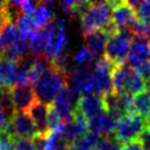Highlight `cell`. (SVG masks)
Returning <instances> with one entry per match:
<instances>
[{
	"label": "cell",
	"mask_w": 150,
	"mask_h": 150,
	"mask_svg": "<svg viewBox=\"0 0 150 150\" xmlns=\"http://www.w3.org/2000/svg\"><path fill=\"white\" fill-rule=\"evenodd\" d=\"M88 130V120L77 109L73 110V114L68 121L64 122L62 130V138L68 144H71Z\"/></svg>",
	"instance_id": "obj_7"
},
{
	"label": "cell",
	"mask_w": 150,
	"mask_h": 150,
	"mask_svg": "<svg viewBox=\"0 0 150 150\" xmlns=\"http://www.w3.org/2000/svg\"><path fill=\"white\" fill-rule=\"evenodd\" d=\"M111 21L118 29L128 28L136 20V11L129 1H111Z\"/></svg>",
	"instance_id": "obj_11"
},
{
	"label": "cell",
	"mask_w": 150,
	"mask_h": 150,
	"mask_svg": "<svg viewBox=\"0 0 150 150\" xmlns=\"http://www.w3.org/2000/svg\"><path fill=\"white\" fill-rule=\"evenodd\" d=\"M32 18L36 29L46 28L54 21V4L50 1L40 2Z\"/></svg>",
	"instance_id": "obj_20"
},
{
	"label": "cell",
	"mask_w": 150,
	"mask_h": 150,
	"mask_svg": "<svg viewBox=\"0 0 150 150\" xmlns=\"http://www.w3.org/2000/svg\"><path fill=\"white\" fill-rule=\"evenodd\" d=\"M48 108L49 104L38 101L28 111L33 118L39 136H47L50 131L48 127Z\"/></svg>",
	"instance_id": "obj_15"
},
{
	"label": "cell",
	"mask_w": 150,
	"mask_h": 150,
	"mask_svg": "<svg viewBox=\"0 0 150 150\" xmlns=\"http://www.w3.org/2000/svg\"><path fill=\"white\" fill-rule=\"evenodd\" d=\"M11 124L16 138L33 139L38 136L36 127L28 111H15L12 116Z\"/></svg>",
	"instance_id": "obj_9"
},
{
	"label": "cell",
	"mask_w": 150,
	"mask_h": 150,
	"mask_svg": "<svg viewBox=\"0 0 150 150\" xmlns=\"http://www.w3.org/2000/svg\"><path fill=\"white\" fill-rule=\"evenodd\" d=\"M14 150H39L33 139L26 138H15Z\"/></svg>",
	"instance_id": "obj_30"
},
{
	"label": "cell",
	"mask_w": 150,
	"mask_h": 150,
	"mask_svg": "<svg viewBox=\"0 0 150 150\" xmlns=\"http://www.w3.org/2000/svg\"><path fill=\"white\" fill-rule=\"evenodd\" d=\"M29 50L35 56H45V50L47 46V30L46 28L35 29L27 38Z\"/></svg>",
	"instance_id": "obj_21"
},
{
	"label": "cell",
	"mask_w": 150,
	"mask_h": 150,
	"mask_svg": "<svg viewBox=\"0 0 150 150\" xmlns=\"http://www.w3.org/2000/svg\"><path fill=\"white\" fill-rule=\"evenodd\" d=\"M138 141L142 143L144 150H150V127H148L144 130V132L142 134V136Z\"/></svg>",
	"instance_id": "obj_34"
},
{
	"label": "cell",
	"mask_w": 150,
	"mask_h": 150,
	"mask_svg": "<svg viewBox=\"0 0 150 150\" xmlns=\"http://www.w3.org/2000/svg\"><path fill=\"white\" fill-rule=\"evenodd\" d=\"M100 136L93 132H86L70 144V150H95L100 142Z\"/></svg>",
	"instance_id": "obj_22"
},
{
	"label": "cell",
	"mask_w": 150,
	"mask_h": 150,
	"mask_svg": "<svg viewBox=\"0 0 150 150\" xmlns=\"http://www.w3.org/2000/svg\"><path fill=\"white\" fill-rule=\"evenodd\" d=\"M145 121H146V124H148V127H150V111H149V114H148V116H146Z\"/></svg>",
	"instance_id": "obj_37"
},
{
	"label": "cell",
	"mask_w": 150,
	"mask_h": 150,
	"mask_svg": "<svg viewBox=\"0 0 150 150\" xmlns=\"http://www.w3.org/2000/svg\"><path fill=\"white\" fill-rule=\"evenodd\" d=\"M95 150H122V145L114 137H104L101 138Z\"/></svg>",
	"instance_id": "obj_29"
},
{
	"label": "cell",
	"mask_w": 150,
	"mask_h": 150,
	"mask_svg": "<svg viewBox=\"0 0 150 150\" xmlns=\"http://www.w3.org/2000/svg\"><path fill=\"white\" fill-rule=\"evenodd\" d=\"M146 128V121L139 115H127L120 121H117L114 131V138L121 145H124L130 142L138 141Z\"/></svg>",
	"instance_id": "obj_4"
},
{
	"label": "cell",
	"mask_w": 150,
	"mask_h": 150,
	"mask_svg": "<svg viewBox=\"0 0 150 150\" xmlns=\"http://www.w3.org/2000/svg\"><path fill=\"white\" fill-rule=\"evenodd\" d=\"M134 38V34L128 28L120 29L109 38L103 56L112 64L125 63Z\"/></svg>",
	"instance_id": "obj_3"
},
{
	"label": "cell",
	"mask_w": 150,
	"mask_h": 150,
	"mask_svg": "<svg viewBox=\"0 0 150 150\" xmlns=\"http://www.w3.org/2000/svg\"><path fill=\"white\" fill-rule=\"evenodd\" d=\"M40 2L36 1H32V0H27V1H20V6L22 9V13L28 14V15H33L35 9L38 8Z\"/></svg>",
	"instance_id": "obj_32"
},
{
	"label": "cell",
	"mask_w": 150,
	"mask_h": 150,
	"mask_svg": "<svg viewBox=\"0 0 150 150\" xmlns=\"http://www.w3.org/2000/svg\"><path fill=\"white\" fill-rule=\"evenodd\" d=\"M11 120H12V116L6 111L5 107L0 101V129H4L11 122Z\"/></svg>",
	"instance_id": "obj_33"
},
{
	"label": "cell",
	"mask_w": 150,
	"mask_h": 150,
	"mask_svg": "<svg viewBox=\"0 0 150 150\" xmlns=\"http://www.w3.org/2000/svg\"><path fill=\"white\" fill-rule=\"evenodd\" d=\"M134 68L128 63L115 64L111 70V86L112 90L116 93H124L128 82L134 73Z\"/></svg>",
	"instance_id": "obj_16"
},
{
	"label": "cell",
	"mask_w": 150,
	"mask_h": 150,
	"mask_svg": "<svg viewBox=\"0 0 150 150\" xmlns=\"http://www.w3.org/2000/svg\"><path fill=\"white\" fill-rule=\"evenodd\" d=\"M63 124V120L60 116V114L56 111V109L54 108L53 104H49L48 108V127L49 130H55L57 128H60Z\"/></svg>",
	"instance_id": "obj_27"
},
{
	"label": "cell",
	"mask_w": 150,
	"mask_h": 150,
	"mask_svg": "<svg viewBox=\"0 0 150 150\" xmlns=\"http://www.w3.org/2000/svg\"><path fill=\"white\" fill-rule=\"evenodd\" d=\"M136 16L139 21L150 26V0L141 1L138 7L136 8Z\"/></svg>",
	"instance_id": "obj_28"
},
{
	"label": "cell",
	"mask_w": 150,
	"mask_h": 150,
	"mask_svg": "<svg viewBox=\"0 0 150 150\" xmlns=\"http://www.w3.org/2000/svg\"><path fill=\"white\" fill-rule=\"evenodd\" d=\"M22 39H25L15 23L4 21L0 25V57H5Z\"/></svg>",
	"instance_id": "obj_10"
},
{
	"label": "cell",
	"mask_w": 150,
	"mask_h": 150,
	"mask_svg": "<svg viewBox=\"0 0 150 150\" xmlns=\"http://www.w3.org/2000/svg\"><path fill=\"white\" fill-rule=\"evenodd\" d=\"M115 64L109 62L104 56L98 57L93 63L90 69V87L91 94L103 96L112 90L111 70Z\"/></svg>",
	"instance_id": "obj_5"
},
{
	"label": "cell",
	"mask_w": 150,
	"mask_h": 150,
	"mask_svg": "<svg viewBox=\"0 0 150 150\" xmlns=\"http://www.w3.org/2000/svg\"><path fill=\"white\" fill-rule=\"evenodd\" d=\"M150 111V96L146 91H143L132 98V114L139 115L144 120Z\"/></svg>",
	"instance_id": "obj_23"
},
{
	"label": "cell",
	"mask_w": 150,
	"mask_h": 150,
	"mask_svg": "<svg viewBox=\"0 0 150 150\" xmlns=\"http://www.w3.org/2000/svg\"><path fill=\"white\" fill-rule=\"evenodd\" d=\"M71 60L76 64V68H90L94 56L86 46H81L79 50L71 56Z\"/></svg>",
	"instance_id": "obj_24"
},
{
	"label": "cell",
	"mask_w": 150,
	"mask_h": 150,
	"mask_svg": "<svg viewBox=\"0 0 150 150\" xmlns=\"http://www.w3.org/2000/svg\"><path fill=\"white\" fill-rule=\"evenodd\" d=\"M84 38V46L88 48V50L93 54V56H98L101 54L104 55V50L109 40V35L103 30H96L91 32L89 34L83 35Z\"/></svg>",
	"instance_id": "obj_18"
},
{
	"label": "cell",
	"mask_w": 150,
	"mask_h": 150,
	"mask_svg": "<svg viewBox=\"0 0 150 150\" xmlns=\"http://www.w3.org/2000/svg\"><path fill=\"white\" fill-rule=\"evenodd\" d=\"M19 63L16 61L0 57V89H11L16 83Z\"/></svg>",
	"instance_id": "obj_17"
},
{
	"label": "cell",
	"mask_w": 150,
	"mask_h": 150,
	"mask_svg": "<svg viewBox=\"0 0 150 150\" xmlns=\"http://www.w3.org/2000/svg\"><path fill=\"white\" fill-rule=\"evenodd\" d=\"M135 70L138 73V75H139L145 82L150 81V60H148V61L141 63L137 68H135Z\"/></svg>",
	"instance_id": "obj_31"
},
{
	"label": "cell",
	"mask_w": 150,
	"mask_h": 150,
	"mask_svg": "<svg viewBox=\"0 0 150 150\" xmlns=\"http://www.w3.org/2000/svg\"><path fill=\"white\" fill-rule=\"evenodd\" d=\"M54 105V108L56 109V111L60 114V116L62 117L63 121H68L73 114V110L75 109V105L73 103L69 89H68V84H66L61 91L57 94L56 98L54 100V102L52 103Z\"/></svg>",
	"instance_id": "obj_19"
},
{
	"label": "cell",
	"mask_w": 150,
	"mask_h": 150,
	"mask_svg": "<svg viewBox=\"0 0 150 150\" xmlns=\"http://www.w3.org/2000/svg\"><path fill=\"white\" fill-rule=\"evenodd\" d=\"M145 90H146L148 95L150 96V81H148V82H146V88H145Z\"/></svg>",
	"instance_id": "obj_36"
},
{
	"label": "cell",
	"mask_w": 150,
	"mask_h": 150,
	"mask_svg": "<svg viewBox=\"0 0 150 150\" xmlns=\"http://www.w3.org/2000/svg\"><path fill=\"white\" fill-rule=\"evenodd\" d=\"M47 30V46L45 50V57L53 61L56 56L68 50V38L64 29L63 20H54L46 27Z\"/></svg>",
	"instance_id": "obj_6"
},
{
	"label": "cell",
	"mask_w": 150,
	"mask_h": 150,
	"mask_svg": "<svg viewBox=\"0 0 150 150\" xmlns=\"http://www.w3.org/2000/svg\"><path fill=\"white\" fill-rule=\"evenodd\" d=\"M11 96L15 111H29V109L39 101L32 84L13 86L11 88Z\"/></svg>",
	"instance_id": "obj_8"
},
{
	"label": "cell",
	"mask_w": 150,
	"mask_h": 150,
	"mask_svg": "<svg viewBox=\"0 0 150 150\" xmlns=\"http://www.w3.org/2000/svg\"><path fill=\"white\" fill-rule=\"evenodd\" d=\"M75 109H77L80 112L83 114L87 120L105 111L104 108V102L103 97L96 94H88V95H82L80 100L76 103Z\"/></svg>",
	"instance_id": "obj_13"
},
{
	"label": "cell",
	"mask_w": 150,
	"mask_h": 150,
	"mask_svg": "<svg viewBox=\"0 0 150 150\" xmlns=\"http://www.w3.org/2000/svg\"><path fill=\"white\" fill-rule=\"evenodd\" d=\"M122 150H144V148L139 141H134V142L122 145Z\"/></svg>",
	"instance_id": "obj_35"
},
{
	"label": "cell",
	"mask_w": 150,
	"mask_h": 150,
	"mask_svg": "<svg viewBox=\"0 0 150 150\" xmlns=\"http://www.w3.org/2000/svg\"><path fill=\"white\" fill-rule=\"evenodd\" d=\"M148 60H150V40L145 38L135 36L131 42L130 52L127 59L128 64L135 69L141 63Z\"/></svg>",
	"instance_id": "obj_12"
},
{
	"label": "cell",
	"mask_w": 150,
	"mask_h": 150,
	"mask_svg": "<svg viewBox=\"0 0 150 150\" xmlns=\"http://www.w3.org/2000/svg\"><path fill=\"white\" fill-rule=\"evenodd\" d=\"M67 83H68V75L61 73L52 64L39 77V80L34 83L33 87L39 101L47 104H52L56 98L57 94Z\"/></svg>",
	"instance_id": "obj_1"
},
{
	"label": "cell",
	"mask_w": 150,
	"mask_h": 150,
	"mask_svg": "<svg viewBox=\"0 0 150 150\" xmlns=\"http://www.w3.org/2000/svg\"><path fill=\"white\" fill-rule=\"evenodd\" d=\"M111 1L90 2L86 12L80 16V27L83 35L107 28L111 21Z\"/></svg>",
	"instance_id": "obj_2"
},
{
	"label": "cell",
	"mask_w": 150,
	"mask_h": 150,
	"mask_svg": "<svg viewBox=\"0 0 150 150\" xmlns=\"http://www.w3.org/2000/svg\"><path fill=\"white\" fill-rule=\"evenodd\" d=\"M145 88H146V82L138 75V73L136 70H134L124 93H127L131 96H136V95L145 91Z\"/></svg>",
	"instance_id": "obj_25"
},
{
	"label": "cell",
	"mask_w": 150,
	"mask_h": 150,
	"mask_svg": "<svg viewBox=\"0 0 150 150\" xmlns=\"http://www.w3.org/2000/svg\"><path fill=\"white\" fill-rule=\"evenodd\" d=\"M15 26H16V28L19 29V32L21 33V35H22L25 39H27V38L29 36V34H32V33L36 29L32 15H28V14H25V13H22V14L16 19Z\"/></svg>",
	"instance_id": "obj_26"
},
{
	"label": "cell",
	"mask_w": 150,
	"mask_h": 150,
	"mask_svg": "<svg viewBox=\"0 0 150 150\" xmlns=\"http://www.w3.org/2000/svg\"><path fill=\"white\" fill-rule=\"evenodd\" d=\"M116 123L117 122L107 111H103L88 120V129L95 135L109 137L115 131Z\"/></svg>",
	"instance_id": "obj_14"
}]
</instances>
